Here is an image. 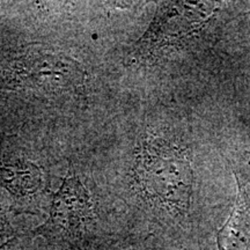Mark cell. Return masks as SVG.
I'll list each match as a JSON object with an SVG mask.
<instances>
[{
  "label": "cell",
  "instance_id": "277c9868",
  "mask_svg": "<svg viewBox=\"0 0 250 250\" xmlns=\"http://www.w3.org/2000/svg\"><path fill=\"white\" fill-rule=\"evenodd\" d=\"M94 206L87 188L67 176L52 197L48 219L34 230L58 250H74L92 237Z\"/></svg>",
  "mask_w": 250,
  "mask_h": 250
},
{
  "label": "cell",
  "instance_id": "3957f363",
  "mask_svg": "<svg viewBox=\"0 0 250 250\" xmlns=\"http://www.w3.org/2000/svg\"><path fill=\"white\" fill-rule=\"evenodd\" d=\"M215 1H162L145 34L137 41L131 61L151 64L166 49L199 33L220 8Z\"/></svg>",
  "mask_w": 250,
  "mask_h": 250
},
{
  "label": "cell",
  "instance_id": "6da1fadb",
  "mask_svg": "<svg viewBox=\"0 0 250 250\" xmlns=\"http://www.w3.org/2000/svg\"><path fill=\"white\" fill-rule=\"evenodd\" d=\"M86 73L77 59L52 49L34 46L0 71V89L43 94H73L85 86Z\"/></svg>",
  "mask_w": 250,
  "mask_h": 250
},
{
  "label": "cell",
  "instance_id": "8992f818",
  "mask_svg": "<svg viewBox=\"0 0 250 250\" xmlns=\"http://www.w3.org/2000/svg\"><path fill=\"white\" fill-rule=\"evenodd\" d=\"M0 187L15 198H31L43 188V173L31 161L0 162Z\"/></svg>",
  "mask_w": 250,
  "mask_h": 250
},
{
  "label": "cell",
  "instance_id": "52a82bcc",
  "mask_svg": "<svg viewBox=\"0 0 250 250\" xmlns=\"http://www.w3.org/2000/svg\"><path fill=\"white\" fill-rule=\"evenodd\" d=\"M74 250H149L145 243L136 240H99L89 237Z\"/></svg>",
  "mask_w": 250,
  "mask_h": 250
},
{
  "label": "cell",
  "instance_id": "5b68a950",
  "mask_svg": "<svg viewBox=\"0 0 250 250\" xmlns=\"http://www.w3.org/2000/svg\"><path fill=\"white\" fill-rule=\"evenodd\" d=\"M235 176L236 201L217 234L218 250H250V174L236 171Z\"/></svg>",
  "mask_w": 250,
  "mask_h": 250
},
{
  "label": "cell",
  "instance_id": "9c48e42d",
  "mask_svg": "<svg viewBox=\"0 0 250 250\" xmlns=\"http://www.w3.org/2000/svg\"><path fill=\"white\" fill-rule=\"evenodd\" d=\"M14 234L11 219L8 218L7 211L0 206V236H11Z\"/></svg>",
  "mask_w": 250,
  "mask_h": 250
},
{
  "label": "cell",
  "instance_id": "7a4b0ae2",
  "mask_svg": "<svg viewBox=\"0 0 250 250\" xmlns=\"http://www.w3.org/2000/svg\"><path fill=\"white\" fill-rule=\"evenodd\" d=\"M139 176L146 195L164 213L182 217L190 206L192 171L186 153L166 143H151L140 156Z\"/></svg>",
  "mask_w": 250,
  "mask_h": 250
},
{
  "label": "cell",
  "instance_id": "ba28073f",
  "mask_svg": "<svg viewBox=\"0 0 250 250\" xmlns=\"http://www.w3.org/2000/svg\"><path fill=\"white\" fill-rule=\"evenodd\" d=\"M34 237L33 233L12 236L0 245V250H37L34 245Z\"/></svg>",
  "mask_w": 250,
  "mask_h": 250
}]
</instances>
